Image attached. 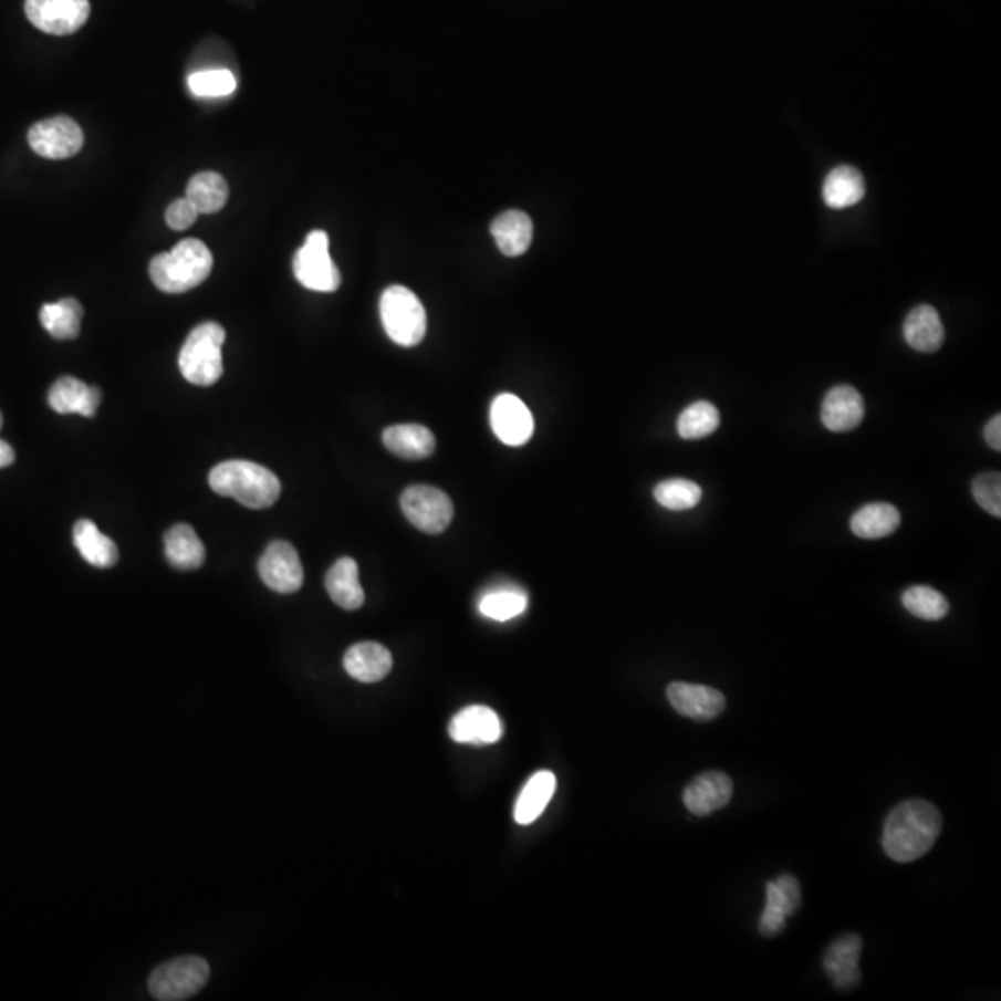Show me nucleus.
Listing matches in <instances>:
<instances>
[{
  "instance_id": "obj_6",
  "label": "nucleus",
  "mask_w": 1001,
  "mask_h": 1001,
  "mask_svg": "<svg viewBox=\"0 0 1001 1001\" xmlns=\"http://www.w3.org/2000/svg\"><path fill=\"white\" fill-rule=\"evenodd\" d=\"M210 978V967L200 957H178L150 973L149 990L160 1001H183L197 994Z\"/></svg>"
},
{
  "instance_id": "obj_21",
  "label": "nucleus",
  "mask_w": 1001,
  "mask_h": 1001,
  "mask_svg": "<svg viewBox=\"0 0 1001 1001\" xmlns=\"http://www.w3.org/2000/svg\"><path fill=\"white\" fill-rule=\"evenodd\" d=\"M325 586L331 599L345 611H356L364 605L366 595L358 578V564L350 556L334 562L326 573Z\"/></svg>"
},
{
  "instance_id": "obj_22",
  "label": "nucleus",
  "mask_w": 1001,
  "mask_h": 1001,
  "mask_svg": "<svg viewBox=\"0 0 1001 1001\" xmlns=\"http://www.w3.org/2000/svg\"><path fill=\"white\" fill-rule=\"evenodd\" d=\"M496 246L504 257H521L532 243V221L521 210H507L490 227Z\"/></svg>"
},
{
  "instance_id": "obj_26",
  "label": "nucleus",
  "mask_w": 1001,
  "mask_h": 1001,
  "mask_svg": "<svg viewBox=\"0 0 1001 1001\" xmlns=\"http://www.w3.org/2000/svg\"><path fill=\"white\" fill-rule=\"evenodd\" d=\"M901 525L899 510L890 503L864 504L853 514L849 526L858 539L877 540L890 536Z\"/></svg>"
},
{
  "instance_id": "obj_27",
  "label": "nucleus",
  "mask_w": 1001,
  "mask_h": 1001,
  "mask_svg": "<svg viewBox=\"0 0 1001 1001\" xmlns=\"http://www.w3.org/2000/svg\"><path fill=\"white\" fill-rule=\"evenodd\" d=\"M76 550L95 567H112L119 561L114 540L104 536L92 520L76 521L73 526Z\"/></svg>"
},
{
  "instance_id": "obj_37",
  "label": "nucleus",
  "mask_w": 1001,
  "mask_h": 1001,
  "mask_svg": "<svg viewBox=\"0 0 1001 1001\" xmlns=\"http://www.w3.org/2000/svg\"><path fill=\"white\" fill-rule=\"evenodd\" d=\"M786 918H789V915H786L783 899H781V894H779L775 883H768L767 907L762 910L759 931H761L764 937H775V935L783 931L784 926H786Z\"/></svg>"
},
{
  "instance_id": "obj_34",
  "label": "nucleus",
  "mask_w": 1001,
  "mask_h": 1001,
  "mask_svg": "<svg viewBox=\"0 0 1001 1001\" xmlns=\"http://www.w3.org/2000/svg\"><path fill=\"white\" fill-rule=\"evenodd\" d=\"M653 496L664 509L690 510L698 507L703 492L696 482L687 481V479H670V481L658 482L653 490Z\"/></svg>"
},
{
  "instance_id": "obj_20",
  "label": "nucleus",
  "mask_w": 1001,
  "mask_h": 1001,
  "mask_svg": "<svg viewBox=\"0 0 1001 1001\" xmlns=\"http://www.w3.org/2000/svg\"><path fill=\"white\" fill-rule=\"evenodd\" d=\"M904 336L905 342L918 353L939 351L946 336L939 312L929 304H918L905 317Z\"/></svg>"
},
{
  "instance_id": "obj_25",
  "label": "nucleus",
  "mask_w": 1001,
  "mask_h": 1001,
  "mask_svg": "<svg viewBox=\"0 0 1001 1001\" xmlns=\"http://www.w3.org/2000/svg\"><path fill=\"white\" fill-rule=\"evenodd\" d=\"M166 556L167 562L177 570L191 572L199 570L205 564V545L200 542L194 526L186 523H178L166 532Z\"/></svg>"
},
{
  "instance_id": "obj_13",
  "label": "nucleus",
  "mask_w": 1001,
  "mask_h": 1001,
  "mask_svg": "<svg viewBox=\"0 0 1001 1001\" xmlns=\"http://www.w3.org/2000/svg\"><path fill=\"white\" fill-rule=\"evenodd\" d=\"M449 737L458 744H496L503 739V721L490 707L471 705L452 716Z\"/></svg>"
},
{
  "instance_id": "obj_33",
  "label": "nucleus",
  "mask_w": 1001,
  "mask_h": 1001,
  "mask_svg": "<svg viewBox=\"0 0 1001 1001\" xmlns=\"http://www.w3.org/2000/svg\"><path fill=\"white\" fill-rule=\"evenodd\" d=\"M901 603L916 618L939 622L950 613V603L931 586H910L901 594Z\"/></svg>"
},
{
  "instance_id": "obj_1",
  "label": "nucleus",
  "mask_w": 1001,
  "mask_h": 1001,
  "mask_svg": "<svg viewBox=\"0 0 1001 1001\" xmlns=\"http://www.w3.org/2000/svg\"><path fill=\"white\" fill-rule=\"evenodd\" d=\"M940 831L942 816L932 803L904 801L888 814L883 830V849L896 863H913L935 846Z\"/></svg>"
},
{
  "instance_id": "obj_12",
  "label": "nucleus",
  "mask_w": 1001,
  "mask_h": 1001,
  "mask_svg": "<svg viewBox=\"0 0 1001 1001\" xmlns=\"http://www.w3.org/2000/svg\"><path fill=\"white\" fill-rule=\"evenodd\" d=\"M492 430L504 446H525L534 435V418L525 403L512 394H501L490 408Z\"/></svg>"
},
{
  "instance_id": "obj_35",
  "label": "nucleus",
  "mask_w": 1001,
  "mask_h": 1001,
  "mask_svg": "<svg viewBox=\"0 0 1001 1001\" xmlns=\"http://www.w3.org/2000/svg\"><path fill=\"white\" fill-rule=\"evenodd\" d=\"M189 92L195 97H229L236 92V76L229 70H205L188 76Z\"/></svg>"
},
{
  "instance_id": "obj_19",
  "label": "nucleus",
  "mask_w": 1001,
  "mask_h": 1001,
  "mask_svg": "<svg viewBox=\"0 0 1001 1001\" xmlns=\"http://www.w3.org/2000/svg\"><path fill=\"white\" fill-rule=\"evenodd\" d=\"M345 671L361 682H378L394 666L392 653L377 642H361L350 647L344 657Z\"/></svg>"
},
{
  "instance_id": "obj_24",
  "label": "nucleus",
  "mask_w": 1001,
  "mask_h": 1001,
  "mask_svg": "<svg viewBox=\"0 0 1001 1001\" xmlns=\"http://www.w3.org/2000/svg\"><path fill=\"white\" fill-rule=\"evenodd\" d=\"M384 446L407 460H421L435 452V435L421 425H394L384 430Z\"/></svg>"
},
{
  "instance_id": "obj_7",
  "label": "nucleus",
  "mask_w": 1001,
  "mask_h": 1001,
  "mask_svg": "<svg viewBox=\"0 0 1001 1001\" xmlns=\"http://www.w3.org/2000/svg\"><path fill=\"white\" fill-rule=\"evenodd\" d=\"M329 246L326 232L314 230L306 236L303 247L293 258L295 279L312 292H336L342 284V275L336 263L332 262Z\"/></svg>"
},
{
  "instance_id": "obj_40",
  "label": "nucleus",
  "mask_w": 1001,
  "mask_h": 1001,
  "mask_svg": "<svg viewBox=\"0 0 1001 1001\" xmlns=\"http://www.w3.org/2000/svg\"><path fill=\"white\" fill-rule=\"evenodd\" d=\"M984 440L994 451H1001V416H994L984 427Z\"/></svg>"
},
{
  "instance_id": "obj_36",
  "label": "nucleus",
  "mask_w": 1001,
  "mask_h": 1001,
  "mask_svg": "<svg viewBox=\"0 0 1001 1001\" xmlns=\"http://www.w3.org/2000/svg\"><path fill=\"white\" fill-rule=\"evenodd\" d=\"M972 496L981 509L990 515H1001V476L998 471H987L972 482Z\"/></svg>"
},
{
  "instance_id": "obj_4",
  "label": "nucleus",
  "mask_w": 1001,
  "mask_h": 1001,
  "mask_svg": "<svg viewBox=\"0 0 1001 1001\" xmlns=\"http://www.w3.org/2000/svg\"><path fill=\"white\" fill-rule=\"evenodd\" d=\"M225 329L207 321L195 326L184 342L178 367L183 377L195 386H212L223 375Z\"/></svg>"
},
{
  "instance_id": "obj_32",
  "label": "nucleus",
  "mask_w": 1001,
  "mask_h": 1001,
  "mask_svg": "<svg viewBox=\"0 0 1001 1001\" xmlns=\"http://www.w3.org/2000/svg\"><path fill=\"white\" fill-rule=\"evenodd\" d=\"M720 413L709 400H698L682 410L677 419V432L682 440H701L720 427Z\"/></svg>"
},
{
  "instance_id": "obj_3",
  "label": "nucleus",
  "mask_w": 1001,
  "mask_h": 1001,
  "mask_svg": "<svg viewBox=\"0 0 1001 1001\" xmlns=\"http://www.w3.org/2000/svg\"><path fill=\"white\" fill-rule=\"evenodd\" d=\"M213 257L202 241L184 240L150 262V281L164 293H186L212 273Z\"/></svg>"
},
{
  "instance_id": "obj_30",
  "label": "nucleus",
  "mask_w": 1001,
  "mask_h": 1001,
  "mask_svg": "<svg viewBox=\"0 0 1001 1001\" xmlns=\"http://www.w3.org/2000/svg\"><path fill=\"white\" fill-rule=\"evenodd\" d=\"M186 197L199 213H216L229 200V184L219 173L200 171L189 180Z\"/></svg>"
},
{
  "instance_id": "obj_8",
  "label": "nucleus",
  "mask_w": 1001,
  "mask_h": 1001,
  "mask_svg": "<svg viewBox=\"0 0 1001 1001\" xmlns=\"http://www.w3.org/2000/svg\"><path fill=\"white\" fill-rule=\"evenodd\" d=\"M400 510L416 529L427 534H440L446 531L455 514L449 496L438 488L425 484H416L403 492Z\"/></svg>"
},
{
  "instance_id": "obj_14",
  "label": "nucleus",
  "mask_w": 1001,
  "mask_h": 1001,
  "mask_svg": "<svg viewBox=\"0 0 1001 1001\" xmlns=\"http://www.w3.org/2000/svg\"><path fill=\"white\" fill-rule=\"evenodd\" d=\"M666 696L677 715L696 721L716 720L727 705L726 696L720 690L692 682H671Z\"/></svg>"
},
{
  "instance_id": "obj_41",
  "label": "nucleus",
  "mask_w": 1001,
  "mask_h": 1001,
  "mask_svg": "<svg viewBox=\"0 0 1001 1001\" xmlns=\"http://www.w3.org/2000/svg\"><path fill=\"white\" fill-rule=\"evenodd\" d=\"M13 460H15V452H13L12 446L8 441L0 440V468L12 466Z\"/></svg>"
},
{
  "instance_id": "obj_39",
  "label": "nucleus",
  "mask_w": 1001,
  "mask_h": 1001,
  "mask_svg": "<svg viewBox=\"0 0 1001 1001\" xmlns=\"http://www.w3.org/2000/svg\"><path fill=\"white\" fill-rule=\"evenodd\" d=\"M775 883V887H778L779 894H781V899H783L784 909H786V915H794L797 907L801 905V887L797 879L794 876H790V874H783V876L779 877Z\"/></svg>"
},
{
  "instance_id": "obj_16",
  "label": "nucleus",
  "mask_w": 1001,
  "mask_h": 1001,
  "mask_svg": "<svg viewBox=\"0 0 1001 1001\" xmlns=\"http://www.w3.org/2000/svg\"><path fill=\"white\" fill-rule=\"evenodd\" d=\"M822 424L831 432H847L864 419L863 395L849 384H841L827 392L822 403Z\"/></svg>"
},
{
  "instance_id": "obj_5",
  "label": "nucleus",
  "mask_w": 1001,
  "mask_h": 1001,
  "mask_svg": "<svg viewBox=\"0 0 1001 1001\" xmlns=\"http://www.w3.org/2000/svg\"><path fill=\"white\" fill-rule=\"evenodd\" d=\"M380 321L388 338L400 347L421 344L427 314L418 295L405 286H389L380 295Z\"/></svg>"
},
{
  "instance_id": "obj_18",
  "label": "nucleus",
  "mask_w": 1001,
  "mask_h": 1001,
  "mask_svg": "<svg viewBox=\"0 0 1001 1001\" xmlns=\"http://www.w3.org/2000/svg\"><path fill=\"white\" fill-rule=\"evenodd\" d=\"M103 394L97 386H87L75 377L58 378L49 392V405L58 414H81L93 418L97 414Z\"/></svg>"
},
{
  "instance_id": "obj_42",
  "label": "nucleus",
  "mask_w": 1001,
  "mask_h": 1001,
  "mask_svg": "<svg viewBox=\"0 0 1001 1001\" xmlns=\"http://www.w3.org/2000/svg\"><path fill=\"white\" fill-rule=\"evenodd\" d=\"M0 427H2V414H0Z\"/></svg>"
},
{
  "instance_id": "obj_10",
  "label": "nucleus",
  "mask_w": 1001,
  "mask_h": 1001,
  "mask_svg": "<svg viewBox=\"0 0 1001 1001\" xmlns=\"http://www.w3.org/2000/svg\"><path fill=\"white\" fill-rule=\"evenodd\" d=\"M24 12L41 32L70 35L86 24L92 7L90 0H27Z\"/></svg>"
},
{
  "instance_id": "obj_31",
  "label": "nucleus",
  "mask_w": 1001,
  "mask_h": 1001,
  "mask_svg": "<svg viewBox=\"0 0 1001 1001\" xmlns=\"http://www.w3.org/2000/svg\"><path fill=\"white\" fill-rule=\"evenodd\" d=\"M529 597L525 592L515 586H501L490 590L479 601V611L482 616L493 622H509L525 613Z\"/></svg>"
},
{
  "instance_id": "obj_38",
  "label": "nucleus",
  "mask_w": 1001,
  "mask_h": 1001,
  "mask_svg": "<svg viewBox=\"0 0 1001 1001\" xmlns=\"http://www.w3.org/2000/svg\"><path fill=\"white\" fill-rule=\"evenodd\" d=\"M197 218H199V210L195 208L194 202L188 197L175 200L166 210V223L173 230L189 229L197 221Z\"/></svg>"
},
{
  "instance_id": "obj_15",
  "label": "nucleus",
  "mask_w": 1001,
  "mask_h": 1001,
  "mask_svg": "<svg viewBox=\"0 0 1001 1001\" xmlns=\"http://www.w3.org/2000/svg\"><path fill=\"white\" fill-rule=\"evenodd\" d=\"M732 797V779L727 773L710 770L688 783L682 794L685 807L694 816H709L729 805Z\"/></svg>"
},
{
  "instance_id": "obj_17",
  "label": "nucleus",
  "mask_w": 1001,
  "mask_h": 1001,
  "mask_svg": "<svg viewBox=\"0 0 1001 1001\" xmlns=\"http://www.w3.org/2000/svg\"><path fill=\"white\" fill-rule=\"evenodd\" d=\"M863 950V940L855 932L844 935L830 946L824 957V970L830 976L835 989L849 990L861 983L858 957Z\"/></svg>"
},
{
  "instance_id": "obj_2",
  "label": "nucleus",
  "mask_w": 1001,
  "mask_h": 1001,
  "mask_svg": "<svg viewBox=\"0 0 1001 1001\" xmlns=\"http://www.w3.org/2000/svg\"><path fill=\"white\" fill-rule=\"evenodd\" d=\"M213 492L232 498L243 507L270 509L281 498V481L273 471L249 460H227L210 471L208 477Z\"/></svg>"
},
{
  "instance_id": "obj_28",
  "label": "nucleus",
  "mask_w": 1001,
  "mask_h": 1001,
  "mask_svg": "<svg viewBox=\"0 0 1001 1001\" xmlns=\"http://www.w3.org/2000/svg\"><path fill=\"white\" fill-rule=\"evenodd\" d=\"M825 205L833 210H842L857 205L864 197V178L852 166L835 167L825 177L824 189Z\"/></svg>"
},
{
  "instance_id": "obj_9",
  "label": "nucleus",
  "mask_w": 1001,
  "mask_h": 1001,
  "mask_svg": "<svg viewBox=\"0 0 1001 1001\" xmlns=\"http://www.w3.org/2000/svg\"><path fill=\"white\" fill-rule=\"evenodd\" d=\"M29 144L41 158L65 160L81 153L84 147V132L76 121L58 115L35 123L29 132Z\"/></svg>"
},
{
  "instance_id": "obj_29",
  "label": "nucleus",
  "mask_w": 1001,
  "mask_h": 1001,
  "mask_svg": "<svg viewBox=\"0 0 1001 1001\" xmlns=\"http://www.w3.org/2000/svg\"><path fill=\"white\" fill-rule=\"evenodd\" d=\"M84 309L76 299L67 298L58 303L43 304L40 312L41 325L52 338L73 340L81 334Z\"/></svg>"
},
{
  "instance_id": "obj_11",
  "label": "nucleus",
  "mask_w": 1001,
  "mask_h": 1001,
  "mask_svg": "<svg viewBox=\"0 0 1001 1001\" xmlns=\"http://www.w3.org/2000/svg\"><path fill=\"white\" fill-rule=\"evenodd\" d=\"M263 583L279 594H293L303 586L304 572L299 553L292 544L277 540L268 545L258 561Z\"/></svg>"
},
{
  "instance_id": "obj_23",
  "label": "nucleus",
  "mask_w": 1001,
  "mask_h": 1001,
  "mask_svg": "<svg viewBox=\"0 0 1001 1001\" xmlns=\"http://www.w3.org/2000/svg\"><path fill=\"white\" fill-rule=\"evenodd\" d=\"M555 773L542 770L526 781L515 801L514 820L520 825H529L540 818L555 794Z\"/></svg>"
}]
</instances>
